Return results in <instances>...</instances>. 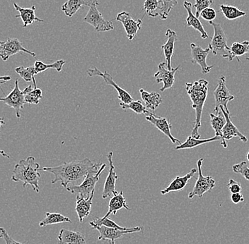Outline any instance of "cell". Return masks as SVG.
Segmentation results:
<instances>
[{"label":"cell","instance_id":"1","mask_svg":"<svg viewBox=\"0 0 249 244\" xmlns=\"http://www.w3.org/2000/svg\"><path fill=\"white\" fill-rule=\"evenodd\" d=\"M101 165V163H93L89 158H85L82 161L64 163L57 167L40 168V171L53 174L54 178L51 183L54 184L60 182V184L66 189L68 184L85 179L89 174L97 173Z\"/></svg>","mask_w":249,"mask_h":244},{"label":"cell","instance_id":"2","mask_svg":"<svg viewBox=\"0 0 249 244\" xmlns=\"http://www.w3.org/2000/svg\"><path fill=\"white\" fill-rule=\"evenodd\" d=\"M208 85L209 83L205 79H200L186 83L187 93L192 102V108L196 111V120L191 132V136L194 138H200L199 129L201 127L202 112L208 97Z\"/></svg>","mask_w":249,"mask_h":244},{"label":"cell","instance_id":"3","mask_svg":"<svg viewBox=\"0 0 249 244\" xmlns=\"http://www.w3.org/2000/svg\"><path fill=\"white\" fill-rule=\"evenodd\" d=\"M40 164L36 161V158L29 156L26 160H21L18 164H16L12 172V180L15 182L21 181L23 187L26 185H31L33 190L36 193L40 192L39 181L40 175Z\"/></svg>","mask_w":249,"mask_h":244},{"label":"cell","instance_id":"4","mask_svg":"<svg viewBox=\"0 0 249 244\" xmlns=\"http://www.w3.org/2000/svg\"><path fill=\"white\" fill-rule=\"evenodd\" d=\"M107 164H102L97 173H90L85 177V179L79 185H71L66 188L67 191L76 195V199L89 198L95 192V187L99 181V178Z\"/></svg>","mask_w":249,"mask_h":244},{"label":"cell","instance_id":"5","mask_svg":"<svg viewBox=\"0 0 249 244\" xmlns=\"http://www.w3.org/2000/svg\"><path fill=\"white\" fill-rule=\"evenodd\" d=\"M99 1L95 0L89 6V9L84 18V22L91 25L97 32H108L114 29V25L112 21L106 20L102 14L98 9Z\"/></svg>","mask_w":249,"mask_h":244},{"label":"cell","instance_id":"6","mask_svg":"<svg viewBox=\"0 0 249 244\" xmlns=\"http://www.w3.org/2000/svg\"><path fill=\"white\" fill-rule=\"evenodd\" d=\"M203 158H200L197 162V170H198V177L193 191L188 194V198H194L197 196L201 198L204 194L213 191L215 186V180L210 176H204L202 175V167L203 164Z\"/></svg>","mask_w":249,"mask_h":244},{"label":"cell","instance_id":"7","mask_svg":"<svg viewBox=\"0 0 249 244\" xmlns=\"http://www.w3.org/2000/svg\"><path fill=\"white\" fill-rule=\"evenodd\" d=\"M214 29V35L212 38L211 42L208 46L212 53L217 55L219 52H222V57L227 58L230 47L227 46V38L225 31L219 23L209 22Z\"/></svg>","mask_w":249,"mask_h":244},{"label":"cell","instance_id":"8","mask_svg":"<svg viewBox=\"0 0 249 244\" xmlns=\"http://www.w3.org/2000/svg\"><path fill=\"white\" fill-rule=\"evenodd\" d=\"M214 99H215V107H214V113L215 114L219 113L220 110V107H223L226 112L230 114L229 111L228 105L229 102L232 101L234 99V96L230 93L226 84V78L225 76H221L218 80L217 87L213 92Z\"/></svg>","mask_w":249,"mask_h":244},{"label":"cell","instance_id":"9","mask_svg":"<svg viewBox=\"0 0 249 244\" xmlns=\"http://www.w3.org/2000/svg\"><path fill=\"white\" fill-rule=\"evenodd\" d=\"M20 52L30 54L33 57H36V54L26 49L18 39L8 38L7 41H0V58L2 61L7 62L9 57Z\"/></svg>","mask_w":249,"mask_h":244},{"label":"cell","instance_id":"10","mask_svg":"<svg viewBox=\"0 0 249 244\" xmlns=\"http://www.w3.org/2000/svg\"><path fill=\"white\" fill-rule=\"evenodd\" d=\"M87 74H88L90 77H100L102 78L103 80L104 81V82H105L107 85H111L112 87H113V88H114L117 91V93H118V99H119L121 102H124V103H130V102L134 100L132 96H130V93H127L125 90L120 87L119 85L116 83V81L113 80V77L109 74L108 71H104V72H102L100 70L98 69L97 68H92V69L87 70Z\"/></svg>","mask_w":249,"mask_h":244},{"label":"cell","instance_id":"11","mask_svg":"<svg viewBox=\"0 0 249 244\" xmlns=\"http://www.w3.org/2000/svg\"><path fill=\"white\" fill-rule=\"evenodd\" d=\"M19 81H15V87L12 92L5 98L0 97V102L10 107L15 110L16 116L17 118L21 117V112L24 106V94L19 88Z\"/></svg>","mask_w":249,"mask_h":244},{"label":"cell","instance_id":"12","mask_svg":"<svg viewBox=\"0 0 249 244\" xmlns=\"http://www.w3.org/2000/svg\"><path fill=\"white\" fill-rule=\"evenodd\" d=\"M220 110H222L226 118V124L222 130V140H221V145L223 146L225 148L228 147V142L227 141H230L233 138H238L243 143L248 142V138L246 137L243 133H241L237 127L233 124L231 121V114H229L226 112L223 107H220Z\"/></svg>","mask_w":249,"mask_h":244},{"label":"cell","instance_id":"13","mask_svg":"<svg viewBox=\"0 0 249 244\" xmlns=\"http://www.w3.org/2000/svg\"><path fill=\"white\" fill-rule=\"evenodd\" d=\"M90 226L93 229L97 230L99 232V237L98 238L99 241L109 240L111 242H115L116 239H120L124 234H132V233L139 232L142 231L143 228L142 227H136V228H132L131 229L124 231V230H120L114 229V228H110L106 226H97V225H93L89 223Z\"/></svg>","mask_w":249,"mask_h":244},{"label":"cell","instance_id":"14","mask_svg":"<svg viewBox=\"0 0 249 244\" xmlns=\"http://www.w3.org/2000/svg\"><path fill=\"white\" fill-rule=\"evenodd\" d=\"M166 62H161L158 65V71L155 74L156 82L157 83H163V86L160 91L163 92L166 90L170 89L175 82V74L180 69V66L173 68L171 70L166 69Z\"/></svg>","mask_w":249,"mask_h":244},{"label":"cell","instance_id":"15","mask_svg":"<svg viewBox=\"0 0 249 244\" xmlns=\"http://www.w3.org/2000/svg\"><path fill=\"white\" fill-rule=\"evenodd\" d=\"M113 156V152H109L108 155H107V158H108L109 162V170L108 175L107 176V179H106L105 183H104V190H103L102 193V198L104 199L113 196L118 193L116 189V181L118 180V176L117 175L116 171H115Z\"/></svg>","mask_w":249,"mask_h":244},{"label":"cell","instance_id":"16","mask_svg":"<svg viewBox=\"0 0 249 244\" xmlns=\"http://www.w3.org/2000/svg\"><path fill=\"white\" fill-rule=\"evenodd\" d=\"M116 20L122 23L129 40H133L138 31L141 30L142 24V19H133L128 12H122L118 14L116 16Z\"/></svg>","mask_w":249,"mask_h":244},{"label":"cell","instance_id":"17","mask_svg":"<svg viewBox=\"0 0 249 244\" xmlns=\"http://www.w3.org/2000/svg\"><path fill=\"white\" fill-rule=\"evenodd\" d=\"M191 49V56H192V63L197 64L201 67L202 73L204 74H208L214 67V65H208L207 64V57L210 52H211L209 48H203L197 46L194 43L190 45Z\"/></svg>","mask_w":249,"mask_h":244},{"label":"cell","instance_id":"18","mask_svg":"<svg viewBox=\"0 0 249 244\" xmlns=\"http://www.w3.org/2000/svg\"><path fill=\"white\" fill-rule=\"evenodd\" d=\"M145 119H147L148 122L153 124L154 126L163 133L165 136H167L170 139L171 142L174 144H178V145L181 144L180 140L178 138L174 137L171 133V128L172 126L169 121L164 117H161V116H157V115L154 114L153 113L149 112L147 114H145Z\"/></svg>","mask_w":249,"mask_h":244},{"label":"cell","instance_id":"19","mask_svg":"<svg viewBox=\"0 0 249 244\" xmlns=\"http://www.w3.org/2000/svg\"><path fill=\"white\" fill-rule=\"evenodd\" d=\"M165 35L167 37V40L161 46V49H162L165 59H166L167 69L171 70L173 69L172 66H171V59H172L173 55L174 54L175 43H177L178 39H177V33L174 31L171 30V29H167Z\"/></svg>","mask_w":249,"mask_h":244},{"label":"cell","instance_id":"20","mask_svg":"<svg viewBox=\"0 0 249 244\" xmlns=\"http://www.w3.org/2000/svg\"><path fill=\"white\" fill-rule=\"evenodd\" d=\"M14 7L16 11L19 12V15H16V18H21L23 21V27H27L29 25L33 24L36 21L38 22H44L43 19H40L36 16L35 6H32L31 8H23L18 6L17 3H14Z\"/></svg>","mask_w":249,"mask_h":244},{"label":"cell","instance_id":"21","mask_svg":"<svg viewBox=\"0 0 249 244\" xmlns=\"http://www.w3.org/2000/svg\"><path fill=\"white\" fill-rule=\"evenodd\" d=\"M197 171L196 169H192L191 172H188L187 175L183 176V177L178 176V177H175L173 181L169 183V186L161 191V194L162 195H166L170 192L183 190L186 187L188 181L194 177L196 173H197Z\"/></svg>","mask_w":249,"mask_h":244},{"label":"cell","instance_id":"22","mask_svg":"<svg viewBox=\"0 0 249 244\" xmlns=\"http://www.w3.org/2000/svg\"><path fill=\"white\" fill-rule=\"evenodd\" d=\"M183 7L186 9L188 13V17L186 18L187 27H191L195 30L198 31L201 34L202 39H207L208 38V33L204 29L203 26L198 18L194 15L192 12V4L188 1H185L183 2Z\"/></svg>","mask_w":249,"mask_h":244},{"label":"cell","instance_id":"23","mask_svg":"<svg viewBox=\"0 0 249 244\" xmlns=\"http://www.w3.org/2000/svg\"><path fill=\"white\" fill-rule=\"evenodd\" d=\"M58 244H86L83 234L79 231L62 229L59 233Z\"/></svg>","mask_w":249,"mask_h":244},{"label":"cell","instance_id":"24","mask_svg":"<svg viewBox=\"0 0 249 244\" xmlns=\"http://www.w3.org/2000/svg\"><path fill=\"white\" fill-rule=\"evenodd\" d=\"M140 93L146 108L151 110L152 113H154L156 109L162 103L163 100L161 95L159 94L158 93L156 92L149 93L142 88H140Z\"/></svg>","mask_w":249,"mask_h":244},{"label":"cell","instance_id":"25","mask_svg":"<svg viewBox=\"0 0 249 244\" xmlns=\"http://www.w3.org/2000/svg\"><path fill=\"white\" fill-rule=\"evenodd\" d=\"M123 208H124L127 211H130V208L126 203L124 191H121V192L118 193L110 198V201H109L108 212L104 217H108L111 214L116 215V212Z\"/></svg>","mask_w":249,"mask_h":244},{"label":"cell","instance_id":"26","mask_svg":"<svg viewBox=\"0 0 249 244\" xmlns=\"http://www.w3.org/2000/svg\"><path fill=\"white\" fill-rule=\"evenodd\" d=\"M94 193L91 194L89 198L76 199L75 211L77 212L79 222L82 223L86 217H89L91 214V208H92V200L94 196Z\"/></svg>","mask_w":249,"mask_h":244},{"label":"cell","instance_id":"27","mask_svg":"<svg viewBox=\"0 0 249 244\" xmlns=\"http://www.w3.org/2000/svg\"><path fill=\"white\" fill-rule=\"evenodd\" d=\"M222 138L220 136H214V137L207 138V139H200V138H196L193 136H190L187 138L186 141L184 143H182L180 145L176 147V150H186V149H193L195 147L203 145V144H208V143L213 142V141H221Z\"/></svg>","mask_w":249,"mask_h":244},{"label":"cell","instance_id":"28","mask_svg":"<svg viewBox=\"0 0 249 244\" xmlns=\"http://www.w3.org/2000/svg\"><path fill=\"white\" fill-rule=\"evenodd\" d=\"M247 53H249V41L246 40L242 43H233L229 49L227 58L230 62L232 61L234 58L237 59L238 62H240L239 57Z\"/></svg>","mask_w":249,"mask_h":244},{"label":"cell","instance_id":"29","mask_svg":"<svg viewBox=\"0 0 249 244\" xmlns=\"http://www.w3.org/2000/svg\"><path fill=\"white\" fill-rule=\"evenodd\" d=\"M83 6L89 7L90 4L87 0H68L62 6V10L67 16L71 18Z\"/></svg>","mask_w":249,"mask_h":244},{"label":"cell","instance_id":"30","mask_svg":"<svg viewBox=\"0 0 249 244\" xmlns=\"http://www.w3.org/2000/svg\"><path fill=\"white\" fill-rule=\"evenodd\" d=\"M45 214H46V217L39 223V226L40 228L60 223H71V220L69 217H65L62 214L57 213V212H47Z\"/></svg>","mask_w":249,"mask_h":244},{"label":"cell","instance_id":"31","mask_svg":"<svg viewBox=\"0 0 249 244\" xmlns=\"http://www.w3.org/2000/svg\"><path fill=\"white\" fill-rule=\"evenodd\" d=\"M23 93L24 94L25 103L29 105H38L40 99L43 98L42 90L40 88H33L31 85L25 88Z\"/></svg>","mask_w":249,"mask_h":244},{"label":"cell","instance_id":"32","mask_svg":"<svg viewBox=\"0 0 249 244\" xmlns=\"http://www.w3.org/2000/svg\"><path fill=\"white\" fill-rule=\"evenodd\" d=\"M210 124L214 130L216 136H222V130L226 124V118L222 110H219L217 114L210 113Z\"/></svg>","mask_w":249,"mask_h":244},{"label":"cell","instance_id":"33","mask_svg":"<svg viewBox=\"0 0 249 244\" xmlns=\"http://www.w3.org/2000/svg\"><path fill=\"white\" fill-rule=\"evenodd\" d=\"M66 62L63 60H57V61L51 64H45L44 62L37 60L34 63V68H35L36 74H40V73L44 72L46 70L53 69H55L57 72H60L63 68L64 65Z\"/></svg>","mask_w":249,"mask_h":244},{"label":"cell","instance_id":"34","mask_svg":"<svg viewBox=\"0 0 249 244\" xmlns=\"http://www.w3.org/2000/svg\"><path fill=\"white\" fill-rule=\"evenodd\" d=\"M219 12L227 19L230 20V21H233V20L238 19L241 17L247 16V13L245 12L240 10L237 7L225 5V4H221Z\"/></svg>","mask_w":249,"mask_h":244},{"label":"cell","instance_id":"35","mask_svg":"<svg viewBox=\"0 0 249 244\" xmlns=\"http://www.w3.org/2000/svg\"><path fill=\"white\" fill-rule=\"evenodd\" d=\"M15 71L25 81H33L34 88H37L36 81L35 79V76L36 74L35 68L34 66H28V67H24L23 66H18L16 68Z\"/></svg>","mask_w":249,"mask_h":244},{"label":"cell","instance_id":"36","mask_svg":"<svg viewBox=\"0 0 249 244\" xmlns=\"http://www.w3.org/2000/svg\"><path fill=\"white\" fill-rule=\"evenodd\" d=\"M120 106L122 107L124 111H127V110H131L134 113L138 114H147L149 111L146 110L143 102L141 100H133L130 103H124V102H120Z\"/></svg>","mask_w":249,"mask_h":244},{"label":"cell","instance_id":"37","mask_svg":"<svg viewBox=\"0 0 249 244\" xmlns=\"http://www.w3.org/2000/svg\"><path fill=\"white\" fill-rule=\"evenodd\" d=\"M161 4V0H145L142 9L145 12L146 15L149 16L152 18L159 16V13L157 10L160 12Z\"/></svg>","mask_w":249,"mask_h":244},{"label":"cell","instance_id":"38","mask_svg":"<svg viewBox=\"0 0 249 244\" xmlns=\"http://www.w3.org/2000/svg\"><path fill=\"white\" fill-rule=\"evenodd\" d=\"M178 4V0H161V8L159 12V16L161 19H167L169 13Z\"/></svg>","mask_w":249,"mask_h":244},{"label":"cell","instance_id":"39","mask_svg":"<svg viewBox=\"0 0 249 244\" xmlns=\"http://www.w3.org/2000/svg\"><path fill=\"white\" fill-rule=\"evenodd\" d=\"M90 223L93 224V225H97V226H106L110 228H114V229L124 230V231H127V230L131 229L132 228H126L124 227L120 226L116 222L113 221L108 217H96L93 221L90 222Z\"/></svg>","mask_w":249,"mask_h":244},{"label":"cell","instance_id":"40","mask_svg":"<svg viewBox=\"0 0 249 244\" xmlns=\"http://www.w3.org/2000/svg\"><path fill=\"white\" fill-rule=\"evenodd\" d=\"M232 170L234 173L239 174L244 177L247 181H249V167L247 162L243 161L238 164H233Z\"/></svg>","mask_w":249,"mask_h":244},{"label":"cell","instance_id":"41","mask_svg":"<svg viewBox=\"0 0 249 244\" xmlns=\"http://www.w3.org/2000/svg\"><path fill=\"white\" fill-rule=\"evenodd\" d=\"M212 4L213 2L210 0H196V4L194 5L196 8V16L199 18L202 11L210 7Z\"/></svg>","mask_w":249,"mask_h":244},{"label":"cell","instance_id":"42","mask_svg":"<svg viewBox=\"0 0 249 244\" xmlns=\"http://www.w3.org/2000/svg\"><path fill=\"white\" fill-rule=\"evenodd\" d=\"M200 16L203 19L210 22V21H213V20L215 19L216 16H217V12L213 8H206L202 11L201 14H200Z\"/></svg>","mask_w":249,"mask_h":244},{"label":"cell","instance_id":"43","mask_svg":"<svg viewBox=\"0 0 249 244\" xmlns=\"http://www.w3.org/2000/svg\"><path fill=\"white\" fill-rule=\"evenodd\" d=\"M0 239H4L5 244H26L21 243L15 240L12 237H10L7 231V230L3 228H0Z\"/></svg>","mask_w":249,"mask_h":244},{"label":"cell","instance_id":"44","mask_svg":"<svg viewBox=\"0 0 249 244\" xmlns=\"http://www.w3.org/2000/svg\"><path fill=\"white\" fill-rule=\"evenodd\" d=\"M227 186H228L229 190H230L231 194L241 193V190H242L241 183L238 182V181H235L233 179H230L228 184H227Z\"/></svg>","mask_w":249,"mask_h":244},{"label":"cell","instance_id":"45","mask_svg":"<svg viewBox=\"0 0 249 244\" xmlns=\"http://www.w3.org/2000/svg\"><path fill=\"white\" fill-rule=\"evenodd\" d=\"M231 200L234 204L242 203L244 202V195L241 193H236V194H231Z\"/></svg>","mask_w":249,"mask_h":244},{"label":"cell","instance_id":"46","mask_svg":"<svg viewBox=\"0 0 249 244\" xmlns=\"http://www.w3.org/2000/svg\"><path fill=\"white\" fill-rule=\"evenodd\" d=\"M11 79H12V77H11L10 76H4V77H0V89L1 90L3 93H4V91H3V90L1 89V83H5L6 82L11 81Z\"/></svg>","mask_w":249,"mask_h":244},{"label":"cell","instance_id":"47","mask_svg":"<svg viewBox=\"0 0 249 244\" xmlns=\"http://www.w3.org/2000/svg\"><path fill=\"white\" fill-rule=\"evenodd\" d=\"M0 155H1V156L4 157V158H8V159H9V158H10L9 155H7V154L4 151V150H1V149H0Z\"/></svg>","mask_w":249,"mask_h":244},{"label":"cell","instance_id":"48","mask_svg":"<svg viewBox=\"0 0 249 244\" xmlns=\"http://www.w3.org/2000/svg\"><path fill=\"white\" fill-rule=\"evenodd\" d=\"M6 122H4V119L0 116V129L2 126L5 125Z\"/></svg>","mask_w":249,"mask_h":244},{"label":"cell","instance_id":"49","mask_svg":"<svg viewBox=\"0 0 249 244\" xmlns=\"http://www.w3.org/2000/svg\"><path fill=\"white\" fill-rule=\"evenodd\" d=\"M87 1H88L90 5H91V4H92L93 1H95V0H87Z\"/></svg>","mask_w":249,"mask_h":244},{"label":"cell","instance_id":"50","mask_svg":"<svg viewBox=\"0 0 249 244\" xmlns=\"http://www.w3.org/2000/svg\"><path fill=\"white\" fill-rule=\"evenodd\" d=\"M247 161H248L249 162V150L248 151V153H247Z\"/></svg>","mask_w":249,"mask_h":244},{"label":"cell","instance_id":"51","mask_svg":"<svg viewBox=\"0 0 249 244\" xmlns=\"http://www.w3.org/2000/svg\"><path fill=\"white\" fill-rule=\"evenodd\" d=\"M109 244H115V242H111V241H110Z\"/></svg>","mask_w":249,"mask_h":244},{"label":"cell","instance_id":"52","mask_svg":"<svg viewBox=\"0 0 249 244\" xmlns=\"http://www.w3.org/2000/svg\"><path fill=\"white\" fill-rule=\"evenodd\" d=\"M246 60L249 62V57H247V58H246Z\"/></svg>","mask_w":249,"mask_h":244},{"label":"cell","instance_id":"53","mask_svg":"<svg viewBox=\"0 0 249 244\" xmlns=\"http://www.w3.org/2000/svg\"><path fill=\"white\" fill-rule=\"evenodd\" d=\"M210 1H212V2H213V1H214V0H210Z\"/></svg>","mask_w":249,"mask_h":244},{"label":"cell","instance_id":"54","mask_svg":"<svg viewBox=\"0 0 249 244\" xmlns=\"http://www.w3.org/2000/svg\"><path fill=\"white\" fill-rule=\"evenodd\" d=\"M0 77H1V76H0Z\"/></svg>","mask_w":249,"mask_h":244}]
</instances>
